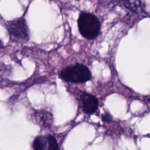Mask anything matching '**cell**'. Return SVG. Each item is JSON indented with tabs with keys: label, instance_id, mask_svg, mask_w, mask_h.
<instances>
[{
	"label": "cell",
	"instance_id": "277c9868",
	"mask_svg": "<svg viewBox=\"0 0 150 150\" xmlns=\"http://www.w3.org/2000/svg\"><path fill=\"white\" fill-rule=\"evenodd\" d=\"M83 111L87 114H94L98 109V100L97 98L87 92H83L80 97Z\"/></svg>",
	"mask_w": 150,
	"mask_h": 150
},
{
	"label": "cell",
	"instance_id": "6da1fadb",
	"mask_svg": "<svg viewBox=\"0 0 150 150\" xmlns=\"http://www.w3.org/2000/svg\"><path fill=\"white\" fill-rule=\"evenodd\" d=\"M77 25L80 35L86 39H96L100 33L101 23L94 14L81 11L77 19Z\"/></svg>",
	"mask_w": 150,
	"mask_h": 150
},
{
	"label": "cell",
	"instance_id": "8992f818",
	"mask_svg": "<svg viewBox=\"0 0 150 150\" xmlns=\"http://www.w3.org/2000/svg\"><path fill=\"white\" fill-rule=\"evenodd\" d=\"M117 2L132 12H138L142 9L140 0H117Z\"/></svg>",
	"mask_w": 150,
	"mask_h": 150
},
{
	"label": "cell",
	"instance_id": "30bf717a",
	"mask_svg": "<svg viewBox=\"0 0 150 150\" xmlns=\"http://www.w3.org/2000/svg\"><path fill=\"white\" fill-rule=\"evenodd\" d=\"M146 100H147L148 102L150 103V96H147V97H146Z\"/></svg>",
	"mask_w": 150,
	"mask_h": 150
},
{
	"label": "cell",
	"instance_id": "7a4b0ae2",
	"mask_svg": "<svg viewBox=\"0 0 150 150\" xmlns=\"http://www.w3.org/2000/svg\"><path fill=\"white\" fill-rule=\"evenodd\" d=\"M60 79L65 81L83 83L91 79V73L88 68L81 63H76L62 69L59 73Z\"/></svg>",
	"mask_w": 150,
	"mask_h": 150
},
{
	"label": "cell",
	"instance_id": "52a82bcc",
	"mask_svg": "<svg viewBox=\"0 0 150 150\" xmlns=\"http://www.w3.org/2000/svg\"><path fill=\"white\" fill-rule=\"evenodd\" d=\"M47 136H38L32 144L33 150H47Z\"/></svg>",
	"mask_w": 150,
	"mask_h": 150
},
{
	"label": "cell",
	"instance_id": "5b68a950",
	"mask_svg": "<svg viewBox=\"0 0 150 150\" xmlns=\"http://www.w3.org/2000/svg\"><path fill=\"white\" fill-rule=\"evenodd\" d=\"M35 112V119L39 125L44 127H49L52 124L53 116L50 112L44 110H38Z\"/></svg>",
	"mask_w": 150,
	"mask_h": 150
},
{
	"label": "cell",
	"instance_id": "3957f363",
	"mask_svg": "<svg viewBox=\"0 0 150 150\" xmlns=\"http://www.w3.org/2000/svg\"><path fill=\"white\" fill-rule=\"evenodd\" d=\"M5 26L10 40L18 43H24L29 40V30L25 19L22 16L8 21Z\"/></svg>",
	"mask_w": 150,
	"mask_h": 150
},
{
	"label": "cell",
	"instance_id": "9c48e42d",
	"mask_svg": "<svg viewBox=\"0 0 150 150\" xmlns=\"http://www.w3.org/2000/svg\"><path fill=\"white\" fill-rule=\"evenodd\" d=\"M101 120L103 122H111L112 120V116L108 112H105L101 115Z\"/></svg>",
	"mask_w": 150,
	"mask_h": 150
},
{
	"label": "cell",
	"instance_id": "ba28073f",
	"mask_svg": "<svg viewBox=\"0 0 150 150\" xmlns=\"http://www.w3.org/2000/svg\"><path fill=\"white\" fill-rule=\"evenodd\" d=\"M47 150H59V146L56 139L52 135H47Z\"/></svg>",
	"mask_w": 150,
	"mask_h": 150
}]
</instances>
